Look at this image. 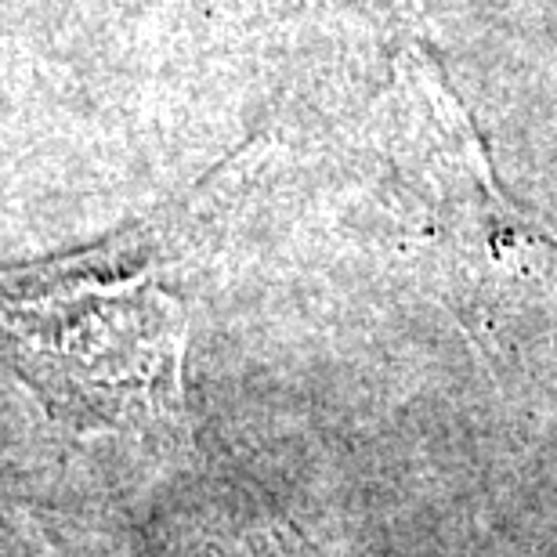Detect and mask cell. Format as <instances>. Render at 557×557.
Masks as SVG:
<instances>
[{
  "instance_id": "1",
  "label": "cell",
  "mask_w": 557,
  "mask_h": 557,
  "mask_svg": "<svg viewBox=\"0 0 557 557\" xmlns=\"http://www.w3.org/2000/svg\"><path fill=\"white\" fill-rule=\"evenodd\" d=\"M8 300L11 337L26 376L70 417L131 420L166 413L177 398L182 322L156 289L109 286L102 294Z\"/></svg>"
},
{
  "instance_id": "2",
  "label": "cell",
  "mask_w": 557,
  "mask_h": 557,
  "mask_svg": "<svg viewBox=\"0 0 557 557\" xmlns=\"http://www.w3.org/2000/svg\"><path fill=\"white\" fill-rule=\"evenodd\" d=\"M438 207L453 261L478 311H536L557 319V243L488 182L482 152L449 156Z\"/></svg>"
}]
</instances>
